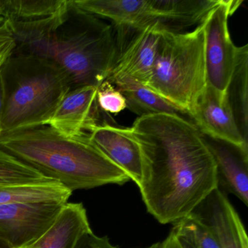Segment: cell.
Segmentation results:
<instances>
[{
	"instance_id": "cell-6",
	"label": "cell",
	"mask_w": 248,
	"mask_h": 248,
	"mask_svg": "<svg viewBox=\"0 0 248 248\" xmlns=\"http://www.w3.org/2000/svg\"><path fill=\"white\" fill-rule=\"evenodd\" d=\"M242 1L221 0L202 24L207 85L226 93L234 69L236 49L232 42L228 20Z\"/></svg>"
},
{
	"instance_id": "cell-27",
	"label": "cell",
	"mask_w": 248,
	"mask_h": 248,
	"mask_svg": "<svg viewBox=\"0 0 248 248\" xmlns=\"http://www.w3.org/2000/svg\"><path fill=\"white\" fill-rule=\"evenodd\" d=\"M4 95L3 86H2V79L0 77V136L2 135V117L3 111Z\"/></svg>"
},
{
	"instance_id": "cell-25",
	"label": "cell",
	"mask_w": 248,
	"mask_h": 248,
	"mask_svg": "<svg viewBox=\"0 0 248 248\" xmlns=\"http://www.w3.org/2000/svg\"><path fill=\"white\" fill-rule=\"evenodd\" d=\"M74 248H118L111 245L107 236L95 235L92 230L85 232L78 239Z\"/></svg>"
},
{
	"instance_id": "cell-16",
	"label": "cell",
	"mask_w": 248,
	"mask_h": 248,
	"mask_svg": "<svg viewBox=\"0 0 248 248\" xmlns=\"http://www.w3.org/2000/svg\"><path fill=\"white\" fill-rule=\"evenodd\" d=\"M221 0H150L157 22L175 32L201 25Z\"/></svg>"
},
{
	"instance_id": "cell-7",
	"label": "cell",
	"mask_w": 248,
	"mask_h": 248,
	"mask_svg": "<svg viewBox=\"0 0 248 248\" xmlns=\"http://www.w3.org/2000/svg\"><path fill=\"white\" fill-rule=\"evenodd\" d=\"M65 204H1L0 239L11 248H28L48 230Z\"/></svg>"
},
{
	"instance_id": "cell-4",
	"label": "cell",
	"mask_w": 248,
	"mask_h": 248,
	"mask_svg": "<svg viewBox=\"0 0 248 248\" xmlns=\"http://www.w3.org/2000/svg\"><path fill=\"white\" fill-rule=\"evenodd\" d=\"M0 77L4 95L2 135L48 125L72 89L70 78L57 65L16 49Z\"/></svg>"
},
{
	"instance_id": "cell-8",
	"label": "cell",
	"mask_w": 248,
	"mask_h": 248,
	"mask_svg": "<svg viewBox=\"0 0 248 248\" xmlns=\"http://www.w3.org/2000/svg\"><path fill=\"white\" fill-rule=\"evenodd\" d=\"M162 29L159 24H152L132 31L128 42L118 43V55L106 80L129 78L146 85L152 76Z\"/></svg>"
},
{
	"instance_id": "cell-23",
	"label": "cell",
	"mask_w": 248,
	"mask_h": 248,
	"mask_svg": "<svg viewBox=\"0 0 248 248\" xmlns=\"http://www.w3.org/2000/svg\"><path fill=\"white\" fill-rule=\"evenodd\" d=\"M97 104L106 114H117L127 108L124 95L112 84L105 80L97 90Z\"/></svg>"
},
{
	"instance_id": "cell-28",
	"label": "cell",
	"mask_w": 248,
	"mask_h": 248,
	"mask_svg": "<svg viewBox=\"0 0 248 248\" xmlns=\"http://www.w3.org/2000/svg\"><path fill=\"white\" fill-rule=\"evenodd\" d=\"M0 248H11V247L5 241L0 239Z\"/></svg>"
},
{
	"instance_id": "cell-24",
	"label": "cell",
	"mask_w": 248,
	"mask_h": 248,
	"mask_svg": "<svg viewBox=\"0 0 248 248\" xmlns=\"http://www.w3.org/2000/svg\"><path fill=\"white\" fill-rule=\"evenodd\" d=\"M16 47L14 33L6 22L0 24V71Z\"/></svg>"
},
{
	"instance_id": "cell-18",
	"label": "cell",
	"mask_w": 248,
	"mask_h": 248,
	"mask_svg": "<svg viewBox=\"0 0 248 248\" xmlns=\"http://www.w3.org/2000/svg\"><path fill=\"white\" fill-rule=\"evenodd\" d=\"M109 82L124 95L127 108L137 114L139 117L152 114H170L193 123L188 113L175 107L144 84L136 79L121 78Z\"/></svg>"
},
{
	"instance_id": "cell-30",
	"label": "cell",
	"mask_w": 248,
	"mask_h": 248,
	"mask_svg": "<svg viewBox=\"0 0 248 248\" xmlns=\"http://www.w3.org/2000/svg\"><path fill=\"white\" fill-rule=\"evenodd\" d=\"M156 248V244H154V245H152V246L148 247V248Z\"/></svg>"
},
{
	"instance_id": "cell-26",
	"label": "cell",
	"mask_w": 248,
	"mask_h": 248,
	"mask_svg": "<svg viewBox=\"0 0 248 248\" xmlns=\"http://www.w3.org/2000/svg\"><path fill=\"white\" fill-rule=\"evenodd\" d=\"M156 245V248H195L188 239L173 229L165 240Z\"/></svg>"
},
{
	"instance_id": "cell-19",
	"label": "cell",
	"mask_w": 248,
	"mask_h": 248,
	"mask_svg": "<svg viewBox=\"0 0 248 248\" xmlns=\"http://www.w3.org/2000/svg\"><path fill=\"white\" fill-rule=\"evenodd\" d=\"M72 191L55 181L0 187V205L11 204H66Z\"/></svg>"
},
{
	"instance_id": "cell-29",
	"label": "cell",
	"mask_w": 248,
	"mask_h": 248,
	"mask_svg": "<svg viewBox=\"0 0 248 248\" xmlns=\"http://www.w3.org/2000/svg\"><path fill=\"white\" fill-rule=\"evenodd\" d=\"M3 22V19L2 18V13H1V0H0V24H2Z\"/></svg>"
},
{
	"instance_id": "cell-13",
	"label": "cell",
	"mask_w": 248,
	"mask_h": 248,
	"mask_svg": "<svg viewBox=\"0 0 248 248\" xmlns=\"http://www.w3.org/2000/svg\"><path fill=\"white\" fill-rule=\"evenodd\" d=\"M202 136L216 163L217 188L223 193H232L248 205V150Z\"/></svg>"
},
{
	"instance_id": "cell-20",
	"label": "cell",
	"mask_w": 248,
	"mask_h": 248,
	"mask_svg": "<svg viewBox=\"0 0 248 248\" xmlns=\"http://www.w3.org/2000/svg\"><path fill=\"white\" fill-rule=\"evenodd\" d=\"M226 95L238 128L245 141L248 133V46L236 49V62Z\"/></svg>"
},
{
	"instance_id": "cell-14",
	"label": "cell",
	"mask_w": 248,
	"mask_h": 248,
	"mask_svg": "<svg viewBox=\"0 0 248 248\" xmlns=\"http://www.w3.org/2000/svg\"><path fill=\"white\" fill-rule=\"evenodd\" d=\"M69 0H1V12L14 34L43 30L59 21Z\"/></svg>"
},
{
	"instance_id": "cell-5",
	"label": "cell",
	"mask_w": 248,
	"mask_h": 248,
	"mask_svg": "<svg viewBox=\"0 0 248 248\" xmlns=\"http://www.w3.org/2000/svg\"><path fill=\"white\" fill-rule=\"evenodd\" d=\"M145 85L191 117L207 86L202 24L187 32L162 29L152 76Z\"/></svg>"
},
{
	"instance_id": "cell-9",
	"label": "cell",
	"mask_w": 248,
	"mask_h": 248,
	"mask_svg": "<svg viewBox=\"0 0 248 248\" xmlns=\"http://www.w3.org/2000/svg\"><path fill=\"white\" fill-rule=\"evenodd\" d=\"M98 88L88 85L72 88L58 106L48 125L71 137L89 134L97 126L108 123L103 120L97 104Z\"/></svg>"
},
{
	"instance_id": "cell-10",
	"label": "cell",
	"mask_w": 248,
	"mask_h": 248,
	"mask_svg": "<svg viewBox=\"0 0 248 248\" xmlns=\"http://www.w3.org/2000/svg\"><path fill=\"white\" fill-rule=\"evenodd\" d=\"M191 117L202 134L248 150V142L238 128L226 93L207 85Z\"/></svg>"
},
{
	"instance_id": "cell-21",
	"label": "cell",
	"mask_w": 248,
	"mask_h": 248,
	"mask_svg": "<svg viewBox=\"0 0 248 248\" xmlns=\"http://www.w3.org/2000/svg\"><path fill=\"white\" fill-rule=\"evenodd\" d=\"M50 181L52 180L0 149V186Z\"/></svg>"
},
{
	"instance_id": "cell-31",
	"label": "cell",
	"mask_w": 248,
	"mask_h": 248,
	"mask_svg": "<svg viewBox=\"0 0 248 248\" xmlns=\"http://www.w3.org/2000/svg\"><path fill=\"white\" fill-rule=\"evenodd\" d=\"M0 187H1V186H0Z\"/></svg>"
},
{
	"instance_id": "cell-2",
	"label": "cell",
	"mask_w": 248,
	"mask_h": 248,
	"mask_svg": "<svg viewBox=\"0 0 248 248\" xmlns=\"http://www.w3.org/2000/svg\"><path fill=\"white\" fill-rule=\"evenodd\" d=\"M14 37L16 50L57 65L70 78L72 88L99 87L108 78L119 52L114 27L79 9L72 0L53 25Z\"/></svg>"
},
{
	"instance_id": "cell-12",
	"label": "cell",
	"mask_w": 248,
	"mask_h": 248,
	"mask_svg": "<svg viewBox=\"0 0 248 248\" xmlns=\"http://www.w3.org/2000/svg\"><path fill=\"white\" fill-rule=\"evenodd\" d=\"M92 143L138 186L141 181L143 156L141 146L131 127H121L109 123L95 127L89 133Z\"/></svg>"
},
{
	"instance_id": "cell-15",
	"label": "cell",
	"mask_w": 248,
	"mask_h": 248,
	"mask_svg": "<svg viewBox=\"0 0 248 248\" xmlns=\"http://www.w3.org/2000/svg\"><path fill=\"white\" fill-rule=\"evenodd\" d=\"M79 9L112 23L117 30L138 31L159 24L150 0H72Z\"/></svg>"
},
{
	"instance_id": "cell-1",
	"label": "cell",
	"mask_w": 248,
	"mask_h": 248,
	"mask_svg": "<svg viewBox=\"0 0 248 248\" xmlns=\"http://www.w3.org/2000/svg\"><path fill=\"white\" fill-rule=\"evenodd\" d=\"M131 129L143 152L140 194L159 223H176L217 188L214 159L192 122L152 114L138 117Z\"/></svg>"
},
{
	"instance_id": "cell-22",
	"label": "cell",
	"mask_w": 248,
	"mask_h": 248,
	"mask_svg": "<svg viewBox=\"0 0 248 248\" xmlns=\"http://www.w3.org/2000/svg\"><path fill=\"white\" fill-rule=\"evenodd\" d=\"M172 229L188 239L195 248H220L210 229L192 215L174 223Z\"/></svg>"
},
{
	"instance_id": "cell-11",
	"label": "cell",
	"mask_w": 248,
	"mask_h": 248,
	"mask_svg": "<svg viewBox=\"0 0 248 248\" xmlns=\"http://www.w3.org/2000/svg\"><path fill=\"white\" fill-rule=\"evenodd\" d=\"M190 214L210 229L220 248H248L245 226L227 196L211 191Z\"/></svg>"
},
{
	"instance_id": "cell-17",
	"label": "cell",
	"mask_w": 248,
	"mask_h": 248,
	"mask_svg": "<svg viewBox=\"0 0 248 248\" xmlns=\"http://www.w3.org/2000/svg\"><path fill=\"white\" fill-rule=\"evenodd\" d=\"M82 203H66L48 230L27 248H74L79 238L91 231Z\"/></svg>"
},
{
	"instance_id": "cell-3",
	"label": "cell",
	"mask_w": 248,
	"mask_h": 248,
	"mask_svg": "<svg viewBox=\"0 0 248 248\" xmlns=\"http://www.w3.org/2000/svg\"><path fill=\"white\" fill-rule=\"evenodd\" d=\"M0 149L72 191L123 185L130 180L92 143L89 134L70 137L43 126L2 135Z\"/></svg>"
}]
</instances>
